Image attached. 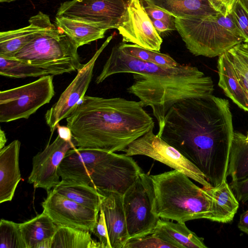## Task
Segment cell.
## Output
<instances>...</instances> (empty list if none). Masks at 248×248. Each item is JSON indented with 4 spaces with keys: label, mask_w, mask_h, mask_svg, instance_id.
<instances>
[{
    "label": "cell",
    "mask_w": 248,
    "mask_h": 248,
    "mask_svg": "<svg viewBox=\"0 0 248 248\" xmlns=\"http://www.w3.org/2000/svg\"><path fill=\"white\" fill-rule=\"evenodd\" d=\"M247 139L248 140V134H247Z\"/></svg>",
    "instance_id": "obj_46"
},
{
    "label": "cell",
    "mask_w": 248,
    "mask_h": 248,
    "mask_svg": "<svg viewBox=\"0 0 248 248\" xmlns=\"http://www.w3.org/2000/svg\"><path fill=\"white\" fill-rule=\"evenodd\" d=\"M152 62L159 66L164 67H175L178 63L170 55L152 50Z\"/></svg>",
    "instance_id": "obj_37"
},
{
    "label": "cell",
    "mask_w": 248,
    "mask_h": 248,
    "mask_svg": "<svg viewBox=\"0 0 248 248\" xmlns=\"http://www.w3.org/2000/svg\"><path fill=\"white\" fill-rule=\"evenodd\" d=\"M16 0H0V2H10Z\"/></svg>",
    "instance_id": "obj_45"
},
{
    "label": "cell",
    "mask_w": 248,
    "mask_h": 248,
    "mask_svg": "<svg viewBox=\"0 0 248 248\" xmlns=\"http://www.w3.org/2000/svg\"><path fill=\"white\" fill-rule=\"evenodd\" d=\"M208 0L218 12L228 15L231 13L233 5L237 0Z\"/></svg>",
    "instance_id": "obj_38"
},
{
    "label": "cell",
    "mask_w": 248,
    "mask_h": 248,
    "mask_svg": "<svg viewBox=\"0 0 248 248\" xmlns=\"http://www.w3.org/2000/svg\"><path fill=\"white\" fill-rule=\"evenodd\" d=\"M20 142L16 140L0 150V203L11 201L21 180Z\"/></svg>",
    "instance_id": "obj_19"
},
{
    "label": "cell",
    "mask_w": 248,
    "mask_h": 248,
    "mask_svg": "<svg viewBox=\"0 0 248 248\" xmlns=\"http://www.w3.org/2000/svg\"><path fill=\"white\" fill-rule=\"evenodd\" d=\"M150 176L155 193L152 211L156 216L181 222L197 219L213 221L212 187H200L175 170Z\"/></svg>",
    "instance_id": "obj_5"
},
{
    "label": "cell",
    "mask_w": 248,
    "mask_h": 248,
    "mask_svg": "<svg viewBox=\"0 0 248 248\" xmlns=\"http://www.w3.org/2000/svg\"><path fill=\"white\" fill-rule=\"evenodd\" d=\"M92 232L98 238L103 248H111L104 215L101 210Z\"/></svg>",
    "instance_id": "obj_35"
},
{
    "label": "cell",
    "mask_w": 248,
    "mask_h": 248,
    "mask_svg": "<svg viewBox=\"0 0 248 248\" xmlns=\"http://www.w3.org/2000/svg\"><path fill=\"white\" fill-rule=\"evenodd\" d=\"M119 47L126 53L146 62H152L151 50L146 49L136 44L122 43Z\"/></svg>",
    "instance_id": "obj_34"
},
{
    "label": "cell",
    "mask_w": 248,
    "mask_h": 248,
    "mask_svg": "<svg viewBox=\"0 0 248 248\" xmlns=\"http://www.w3.org/2000/svg\"><path fill=\"white\" fill-rule=\"evenodd\" d=\"M142 103L124 98L85 95L66 118L76 147L122 151L154 128Z\"/></svg>",
    "instance_id": "obj_2"
},
{
    "label": "cell",
    "mask_w": 248,
    "mask_h": 248,
    "mask_svg": "<svg viewBox=\"0 0 248 248\" xmlns=\"http://www.w3.org/2000/svg\"><path fill=\"white\" fill-rule=\"evenodd\" d=\"M232 188L239 202H245L248 200V177L236 182H232Z\"/></svg>",
    "instance_id": "obj_36"
},
{
    "label": "cell",
    "mask_w": 248,
    "mask_h": 248,
    "mask_svg": "<svg viewBox=\"0 0 248 248\" xmlns=\"http://www.w3.org/2000/svg\"><path fill=\"white\" fill-rule=\"evenodd\" d=\"M55 24L75 42L78 47L103 38L107 31L90 23L62 16H56Z\"/></svg>",
    "instance_id": "obj_23"
},
{
    "label": "cell",
    "mask_w": 248,
    "mask_h": 248,
    "mask_svg": "<svg viewBox=\"0 0 248 248\" xmlns=\"http://www.w3.org/2000/svg\"><path fill=\"white\" fill-rule=\"evenodd\" d=\"M238 227L240 231L248 234V210L240 215Z\"/></svg>",
    "instance_id": "obj_40"
},
{
    "label": "cell",
    "mask_w": 248,
    "mask_h": 248,
    "mask_svg": "<svg viewBox=\"0 0 248 248\" xmlns=\"http://www.w3.org/2000/svg\"><path fill=\"white\" fill-rule=\"evenodd\" d=\"M52 239L49 238L40 242L35 248H51Z\"/></svg>",
    "instance_id": "obj_42"
},
{
    "label": "cell",
    "mask_w": 248,
    "mask_h": 248,
    "mask_svg": "<svg viewBox=\"0 0 248 248\" xmlns=\"http://www.w3.org/2000/svg\"><path fill=\"white\" fill-rule=\"evenodd\" d=\"M134 82L127 89L144 107H151L161 130L169 109L183 100L212 94L213 81L199 69L189 64L175 67L159 66L146 62L142 74H133Z\"/></svg>",
    "instance_id": "obj_3"
},
{
    "label": "cell",
    "mask_w": 248,
    "mask_h": 248,
    "mask_svg": "<svg viewBox=\"0 0 248 248\" xmlns=\"http://www.w3.org/2000/svg\"><path fill=\"white\" fill-rule=\"evenodd\" d=\"M154 128L130 143L124 150V154L150 157L182 172L206 188L212 187L201 170L177 149L155 135Z\"/></svg>",
    "instance_id": "obj_11"
},
{
    "label": "cell",
    "mask_w": 248,
    "mask_h": 248,
    "mask_svg": "<svg viewBox=\"0 0 248 248\" xmlns=\"http://www.w3.org/2000/svg\"><path fill=\"white\" fill-rule=\"evenodd\" d=\"M233 133L229 101L208 94L173 105L157 135L199 169L215 187L226 181Z\"/></svg>",
    "instance_id": "obj_1"
},
{
    "label": "cell",
    "mask_w": 248,
    "mask_h": 248,
    "mask_svg": "<svg viewBox=\"0 0 248 248\" xmlns=\"http://www.w3.org/2000/svg\"><path fill=\"white\" fill-rule=\"evenodd\" d=\"M113 38L108 36L92 58L81 68L75 78L62 93L58 101L46 112L45 118L52 135L57 125L67 118L85 95L93 75L95 62Z\"/></svg>",
    "instance_id": "obj_13"
},
{
    "label": "cell",
    "mask_w": 248,
    "mask_h": 248,
    "mask_svg": "<svg viewBox=\"0 0 248 248\" xmlns=\"http://www.w3.org/2000/svg\"><path fill=\"white\" fill-rule=\"evenodd\" d=\"M56 129H57L58 135L62 139L69 142L73 141L71 130L67 125L66 126H61L58 124Z\"/></svg>",
    "instance_id": "obj_39"
},
{
    "label": "cell",
    "mask_w": 248,
    "mask_h": 248,
    "mask_svg": "<svg viewBox=\"0 0 248 248\" xmlns=\"http://www.w3.org/2000/svg\"><path fill=\"white\" fill-rule=\"evenodd\" d=\"M7 141V139L6 137L4 131L2 130L1 128L0 129V150L2 149L4 147H5V144Z\"/></svg>",
    "instance_id": "obj_43"
},
{
    "label": "cell",
    "mask_w": 248,
    "mask_h": 248,
    "mask_svg": "<svg viewBox=\"0 0 248 248\" xmlns=\"http://www.w3.org/2000/svg\"><path fill=\"white\" fill-rule=\"evenodd\" d=\"M142 172L131 156L78 147L67 151L59 168L62 180L123 195Z\"/></svg>",
    "instance_id": "obj_4"
},
{
    "label": "cell",
    "mask_w": 248,
    "mask_h": 248,
    "mask_svg": "<svg viewBox=\"0 0 248 248\" xmlns=\"http://www.w3.org/2000/svg\"><path fill=\"white\" fill-rule=\"evenodd\" d=\"M57 227L44 211L32 219L20 223L26 248H35L40 242L52 238Z\"/></svg>",
    "instance_id": "obj_24"
},
{
    "label": "cell",
    "mask_w": 248,
    "mask_h": 248,
    "mask_svg": "<svg viewBox=\"0 0 248 248\" xmlns=\"http://www.w3.org/2000/svg\"><path fill=\"white\" fill-rule=\"evenodd\" d=\"M44 211L57 226L92 232L99 212L81 205L52 189L42 202Z\"/></svg>",
    "instance_id": "obj_16"
},
{
    "label": "cell",
    "mask_w": 248,
    "mask_h": 248,
    "mask_svg": "<svg viewBox=\"0 0 248 248\" xmlns=\"http://www.w3.org/2000/svg\"><path fill=\"white\" fill-rule=\"evenodd\" d=\"M51 248H103L91 237L89 231L58 226L52 239Z\"/></svg>",
    "instance_id": "obj_28"
},
{
    "label": "cell",
    "mask_w": 248,
    "mask_h": 248,
    "mask_svg": "<svg viewBox=\"0 0 248 248\" xmlns=\"http://www.w3.org/2000/svg\"><path fill=\"white\" fill-rule=\"evenodd\" d=\"M154 231L158 232L174 248H207L204 239L186 226L185 222L174 223L159 219Z\"/></svg>",
    "instance_id": "obj_20"
},
{
    "label": "cell",
    "mask_w": 248,
    "mask_h": 248,
    "mask_svg": "<svg viewBox=\"0 0 248 248\" xmlns=\"http://www.w3.org/2000/svg\"><path fill=\"white\" fill-rule=\"evenodd\" d=\"M142 2L145 10L150 18L163 21L170 28L171 31L176 30L174 16L148 2Z\"/></svg>",
    "instance_id": "obj_33"
},
{
    "label": "cell",
    "mask_w": 248,
    "mask_h": 248,
    "mask_svg": "<svg viewBox=\"0 0 248 248\" xmlns=\"http://www.w3.org/2000/svg\"><path fill=\"white\" fill-rule=\"evenodd\" d=\"M165 11L174 17H202L218 12L208 0H142Z\"/></svg>",
    "instance_id": "obj_21"
},
{
    "label": "cell",
    "mask_w": 248,
    "mask_h": 248,
    "mask_svg": "<svg viewBox=\"0 0 248 248\" xmlns=\"http://www.w3.org/2000/svg\"><path fill=\"white\" fill-rule=\"evenodd\" d=\"M29 25L0 33V56L12 58L29 43L45 31L55 26L49 16L40 11L30 17Z\"/></svg>",
    "instance_id": "obj_18"
},
{
    "label": "cell",
    "mask_w": 248,
    "mask_h": 248,
    "mask_svg": "<svg viewBox=\"0 0 248 248\" xmlns=\"http://www.w3.org/2000/svg\"><path fill=\"white\" fill-rule=\"evenodd\" d=\"M152 24L159 34V32H163L165 31H171L170 28L165 22L161 20H156L150 18Z\"/></svg>",
    "instance_id": "obj_41"
},
{
    "label": "cell",
    "mask_w": 248,
    "mask_h": 248,
    "mask_svg": "<svg viewBox=\"0 0 248 248\" xmlns=\"http://www.w3.org/2000/svg\"><path fill=\"white\" fill-rule=\"evenodd\" d=\"M227 176L231 177L232 182L248 177V140L247 136L238 131L234 132L233 135Z\"/></svg>",
    "instance_id": "obj_27"
},
{
    "label": "cell",
    "mask_w": 248,
    "mask_h": 248,
    "mask_svg": "<svg viewBox=\"0 0 248 248\" xmlns=\"http://www.w3.org/2000/svg\"><path fill=\"white\" fill-rule=\"evenodd\" d=\"M146 62L132 56L122 50L118 45L115 46L105 63L95 82L99 84L109 77L119 73L142 74Z\"/></svg>",
    "instance_id": "obj_22"
},
{
    "label": "cell",
    "mask_w": 248,
    "mask_h": 248,
    "mask_svg": "<svg viewBox=\"0 0 248 248\" xmlns=\"http://www.w3.org/2000/svg\"><path fill=\"white\" fill-rule=\"evenodd\" d=\"M78 48L68 35L55 26L42 32L12 58L45 69L50 75H60L83 67Z\"/></svg>",
    "instance_id": "obj_7"
},
{
    "label": "cell",
    "mask_w": 248,
    "mask_h": 248,
    "mask_svg": "<svg viewBox=\"0 0 248 248\" xmlns=\"http://www.w3.org/2000/svg\"><path fill=\"white\" fill-rule=\"evenodd\" d=\"M213 197V221L220 223L231 222L239 208L238 201L226 181L211 188Z\"/></svg>",
    "instance_id": "obj_25"
},
{
    "label": "cell",
    "mask_w": 248,
    "mask_h": 248,
    "mask_svg": "<svg viewBox=\"0 0 248 248\" xmlns=\"http://www.w3.org/2000/svg\"><path fill=\"white\" fill-rule=\"evenodd\" d=\"M129 0H71L61 4L56 16L109 30L117 29Z\"/></svg>",
    "instance_id": "obj_12"
},
{
    "label": "cell",
    "mask_w": 248,
    "mask_h": 248,
    "mask_svg": "<svg viewBox=\"0 0 248 248\" xmlns=\"http://www.w3.org/2000/svg\"><path fill=\"white\" fill-rule=\"evenodd\" d=\"M53 75L0 92V122L28 119L55 94Z\"/></svg>",
    "instance_id": "obj_9"
},
{
    "label": "cell",
    "mask_w": 248,
    "mask_h": 248,
    "mask_svg": "<svg viewBox=\"0 0 248 248\" xmlns=\"http://www.w3.org/2000/svg\"><path fill=\"white\" fill-rule=\"evenodd\" d=\"M246 9L248 11V0H240Z\"/></svg>",
    "instance_id": "obj_44"
},
{
    "label": "cell",
    "mask_w": 248,
    "mask_h": 248,
    "mask_svg": "<svg viewBox=\"0 0 248 248\" xmlns=\"http://www.w3.org/2000/svg\"><path fill=\"white\" fill-rule=\"evenodd\" d=\"M0 248H26L20 223L0 219Z\"/></svg>",
    "instance_id": "obj_30"
},
{
    "label": "cell",
    "mask_w": 248,
    "mask_h": 248,
    "mask_svg": "<svg viewBox=\"0 0 248 248\" xmlns=\"http://www.w3.org/2000/svg\"><path fill=\"white\" fill-rule=\"evenodd\" d=\"M231 14L244 42L248 43V11L240 0H237L234 4Z\"/></svg>",
    "instance_id": "obj_32"
},
{
    "label": "cell",
    "mask_w": 248,
    "mask_h": 248,
    "mask_svg": "<svg viewBox=\"0 0 248 248\" xmlns=\"http://www.w3.org/2000/svg\"><path fill=\"white\" fill-rule=\"evenodd\" d=\"M155 198L150 176L140 174L123 194V206L129 240L153 232L159 217L152 211Z\"/></svg>",
    "instance_id": "obj_8"
},
{
    "label": "cell",
    "mask_w": 248,
    "mask_h": 248,
    "mask_svg": "<svg viewBox=\"0 0 248 248\" xmlns=\"http://www.w3.org/2000/svg\"><path fill=\"white\" fill-rule=\"evenodd\" d=\"M101 194L100 210L104 215L111 248H123L129 240L123 206V195L97 189Z\"/></svg>",
    "instance_id": "obj_17"
},
{
    "label": "cell",
    "mask_w": 248,
    "mask_h": 248,
    "mask_svg": "<svg viewBox=\"0 0 248 248\" xmlns=\"http://www.w3.org/2000/svg\"><path fill=\"white\" fill-rule=\"evenodd\" d=\"M218 86L240 108L248 112V44L241 43L218 57Z\"/></svg>",
    "instance_id": "obj_10"
},
{
    "label": "cell",
    "mask_w": 248,
    "mask_h": 248,
    "mask_svg": "<svg viewBox=\"0 0 248 248\" xmlns=\"http://www.w3.org/2000/svg\"><path fill=\"white\" fill-rule=\"evenodd\" d=\"M123 43L130 42L159 52L163 40L147 14L142 0H129L117 28Z\"/></svg>",
    "instance_id": "obj_14"
},
{
    "label": "cell",
    "mask_w": 248,
    "mask_h": 248,
    "mask_svg": "<svg viewBox=\"0 0 248 248\" xmlns=\"http://www.w3.org/2000/svg\"><path fill=\"white\" fill-rule=\"evenodd\" d=\"M76 148L73 141L62 139L58 135L51 143L32 158V168L28 183L35 188H43L48 193L60 182V165L68 151Z\"/></svg>",
    "instance_id": "obj_15"
},
{
    "label": "cell",
    "mask_w": 248,
    "mask_h": 248,
    "mask_svg": "<svg viewBox=\"0 0 248 248\" xmlns=\"http://www.w3.org/2000/svg\"><path fill=\"white\" fill-rule=\"evenodd\" d=\"M0 75L14 78L50 75L45 69L13 58L0 56Z\"/></svg>",
    "instance_id": "obj_29"
},
{
    "label": "cell",
    "mask_w": 248,
    "mask_h": 248,
    "mask_svg": "<svg viewBox=\"0 0 248 248\" xmlns=\"http://www.w3.org/2000/svg\"><path fill=\"white\" fill-rule=\"evenodd\" d=\"M52 189L81 205L100 212L101 195L94 187L62 180Z\"/></svg>",
    "instance_id": "obj_26"
},
{
    "label": "cell",
    "mask_w": 248,
    "mask_h": 248,
    "mask_svg": "<svg viewBox=\"0 0 248 248\" xmlns=\"http://www.w3.org/2000/svg\"><path fill=\"white\" fill-rule=\"evenodd\" d=\"M176 30L193 55L219 56L244 42L231 13L202 17H174Z\"/></svg>",
    "instance_id": "obj_6"
},
{
    "label": "cell",
    "mask_w": 248,
    "mask_h": 248,
    "mask_svg": "<svg viewBox=\"0 0 248 248\" xmlns=\"http://www.w3.org/2000/svg\"><path fill=\"white\" fill-rule=\"evenodd\" d=\"M174 248L157 231L140 238L129 240L123 248Z\"/></svg>",
    "instance_id": "obj_31"
}]
</instances>
